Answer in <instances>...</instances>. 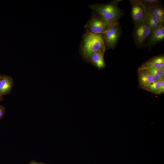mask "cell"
Masks as SVG:
<instances>
[{
	"label": "cell",
	"mask_w": 164,
	"mask_h": 164,
	"mask_svg": "<svg viewBox=\"0 0 164 164\" xmlns=\"http://www.w3.org/2000/svg\"><path fill=\"white\" fill-rule=\"evenodd\" d=\"M139 87L145 89L149 84L156 80L147 69H138V70Z\"/></svg>",
	"instance_id": "obj_8"
},
{
	"label": "cell",
	"mask_w": 164,
	"mask_h": 164,
	"mask_svg": "<svg viewBox=\"0 0 164 164\" xmlns=\"http://www.w3.org/2000/svg\"><path fill=\"white\" fill-rule=\"evenodd\" d=\"M119 22L107 21L94 13L91 18L85 25L84 27L87 32L103 35L110 27Z\"/></svg>",
	"instance_id": "obj_3"
},
{
	"label": "cell",
	"mask_w": 164,
	"mask_h": 164,
	"mask_svg": "<svg viewBox=\"0 0 164 164\" xmlns=\"http://www.w3.org/2000/svg\"><path fill=\"white\" fill-rule=\"evenodd\" d=\"M164 67V55H159L151 58L140 67L138 69L154 68L161 69Z\"/></svg>",
	"instance_id": "obj_9"
},
{
	"label": "cell",
	"mask_w": 164,
	"mask_h": 164,
	"mask_svg": "<svg viewBox=\"0 0 164 164\" xmlns=\"http://www.w3.org/2000/svg\"><path fill=\"white\" fill-rule=\"evenodd\" d=\"M28 164H46L43 162H38L34 160L32 161L30 163Z\"/></svg>",
	"instance_id": "obj_19"
},
{
	"label": "cell",
	"mask_w": 164,
	"mask_h": 164,
	"mask_svg": "<svg viewBox=\"0 0 164 164\" xmlns=\"http://www.w3.org/2000/svg\"><path fill=\"white\" fill-rule=\"evenodd\" d=\"M161 94L163 93L164 92V79H162L161 81Z\"/></svg>",
	"instance_id": "obj_18"
},
{
	"label": "cell",
	"mask_w": 164,
	"mask_h": 164,
	"mask_svg": "<svg viewBox=\"0 0 164 164\" xmlns=\"http://www.w3.org/2000/svg\"><path fill=\"white\" fill-rule=\"evenodd\" d=\"M121 29L119 22L108 29L103 34L106 50L114 49L121 34Z\"/></svg>",
	"instance_id": "obj_4"
},
{
	"label": "cell",
	"mask_w": 164,
	"mask_h": 164,
	"mask_svg": "<svg viewBox=\"0 0 164 164\" xmlns=\"http://www.w3.org/2000/svg\"><path fill=\"white\" fill-rule=\"evenodd\" d=\"M148 12V15L146 21L150 28L152 32L161 24L150 12Z\"/></svg>",
	"instance_id": "obj_14"
},
{
	"label": "cell",
	"mask_w": 164,
	"mask_h": 164,
	"mask_svg": "<svg viewBox=\"0 0 164 164\" xmlns=\"http://www.w3.org/2000/svg\"><path fill=\"white\" fill-rule=\"evenodd\" d=\"M3 100V98L2 97H1V96H0V101H2Z\"/></svg>",
	"instance_id": "obj_21"
},
{
	"label": "cell",
	"mask_w": 164,
	"mask_h": 164,
	"mask_svg": "<svg viewBox=\"0 0 164 164\" xmlns=\"http://www.w3.org/2000/svg\"><path fill=\"white\" fill-rule=\"evenodd\" d=\"M14 83L12 77L4 75L0 80V96L2 97L9 94L12 90Z\"/></svg>",
	"instance_id": "obj_11"
},
{
	"label": "cell",
	"mask_w": 164,
	"mask_h": 164,
	"mask_svg": "<svg viewBox=\"0 0 164 164\" xmlns=\"http://www.w3.org/2000/svg\"><path fill=\"white\" fill-rule=\"evenodd\" d=\"M5 111V107L2 105H0V120L4 117Z\"/></svg>",
	"instance_id": "obj_17"
},
{
	"label": "cell",
	"mask_w": 164,
	"mask_h": 164,
	"mask_svg": "<svg viewBox=\"0 0 164 164\" xmlns=\"http://www.w3.org/2000/svg\"><path fill=\"white\" fill-rule=\"evenodd\" d=\"M146 43V46L151 48L164 39V24H160L152 31Z\"/></svg>",
	"instance_id": "obj_7"
},
{
	"label": "cell",
	"mask_w": 164,
	"mask_h": 164,
	"mask_svg": "<svg viewBox=\"0 0 164 164\" xmlns=\"http://www.w3.org/2000/svg\"><path fill=\"white\" fill-rule=\"evenodd\" d=\"M121 0H114L105 4H94L89 6L94 13L109 22H117L124 14V12L118 6Z\"/></svg>",
	"instance_id": "obj_1"
},
{
	"label": "cell",
	"mask_w": 164,
	"mask_h": 164,
	"mask_svg": "<svg viewBox=\"0 0 164 164\" xmlns=\"http://www.w3.org/2000/svg\"><path fill=\"white\" fill-rule=\"evenodd\" d=\"M161 70L162 72V73L164 74V67H163L162 68Z\"/></svg>",
	"instance_id": "obj_20"
},
{
	"label": "cell",
	"mask_w": 164,
	"mask_h": 164,
	"mask_svg": "<svg viewBox=\"0 0 164 164\" xmlns=\"http://www.w3.org/2000/svg\"><path fill=\"white\" fill-rule=\"evenodd\" d=\"M2 76H1L0 75V80L1 79V78H2Z\"/></svg>",
	"instance_id": "obj_22"
},
{
	"label": "cell",
	"mask_w": 164,
	"mask_h": 164,
	"mask_svg": "<svg viewBox=\"0 0 164 164\" xmlns=\"http://www.w3.org/2000/svg\"><path fill=\"white\" fill-rule=\"evenodd\" d=\"M147 11L150 12L157 19L160 24H164V10L162 6L150 9Z\"/></svg>",
	"instance_id": "obj_12"
},
{
	"label": "cell",
	"mask_w": 164,
	"mask_h": 164,
	"mask_svg": "<svg viewBox=\"0 0 164 164\" xmlns=\"http://www.w3.org/2000/svg\"><path fill=\"white\" fill-rule=\"evenodd\" d=\"M131 5V15L135 24L146 21L148 12L140 0L129 1Z\"/></svg>",
	"instance_id": "obj_6"
},
{
	"label": "cell",
	"mask_w": 164,
	"mask_h": 164,
	"mask_svg": "<svg viewBox=\"0 0 164 164\" xmlns=\"http://www.w3.org/2000/svg\"><path fill=\"white\" fill-rule=\"evenodd\" d=\"M105 51L100 50L94 52L91 55L87 61L91 63L98 69L104 68L106 66L104 57Z\"/></svg>",
	"instance_id": "obj_10"
},
{
	"label": "cell",
	"mask_w": 164,
	"mask_h": 164,
	"mask_svg": "<svg viewBox=\"0 0 164 164\" xmlns=\"http://www.w3.org/2000/svg\"><path fill=\"white\" fill-rule=\"evenodd\" d=\"M147 11L155 7L162 6L161 1L159 0H140Z\"/></svg>",
	"instance_id": "obj_15"
},
{
	"label": "cell",
	"mask_w": 164,
	"mask_h": 164,
	"mask_svg": "<svg viewBox=\"0 0 164 164\" xmlns=\"http://www.w3.org/2000/svg\"><path fill=\"white\" fill-rule=\"evenodd\" d=\"M100 50H106L103 35L87 32L84 36L80 50L83 58L87 61L93 53Z\"/></svg>",
	"instance_id": "obj_2"
},
{
	"label": "cell",
	"mask_w": 164,
	"mask_h": 164,
	"mask_svg": "<svg viewBox=\"0 0 164 164\" xmlns=\"http://www.w3.org/2000/svg\"><path fill=\"white\" fill-rule=\"evenodd\" d=\"M151 32V29L146 21L135 24L133 37L136 44L139 47H142Z\"/></svg>",
	"instance_id": "obj_5"
},
{
	"label": "cell",
	"mask_w": 164,
	"mask_h": 164,
	"mask_svg": "<svg viewBox=\"0 0 164 164\" xmlns=\"http://www.w3.org/2000/svg\"><path fill=\"white\" fill-rule=\"evenodd\" d=\"M162 80H156L155 82L149 84L146 87L144 90L155 94H161Z\"/></svg>",
	"instance_id": "obj_13"
},
{
	"label": "cell",
	"mask_w": 164,
	"mask_h": 164,
	"mask_svg": "<svg viewBox=\"0 0 164 164\" xmlns=\"http://www.w3.org/2000/svg\"><path fill=\"white\" fill-rule=\"evenodd\" d=\"M148 70L156 80H161L164 78V74L161 69L154 68H148Z\"/></svg>",
	"instance_id": "obj_16"
}]
</instances>
